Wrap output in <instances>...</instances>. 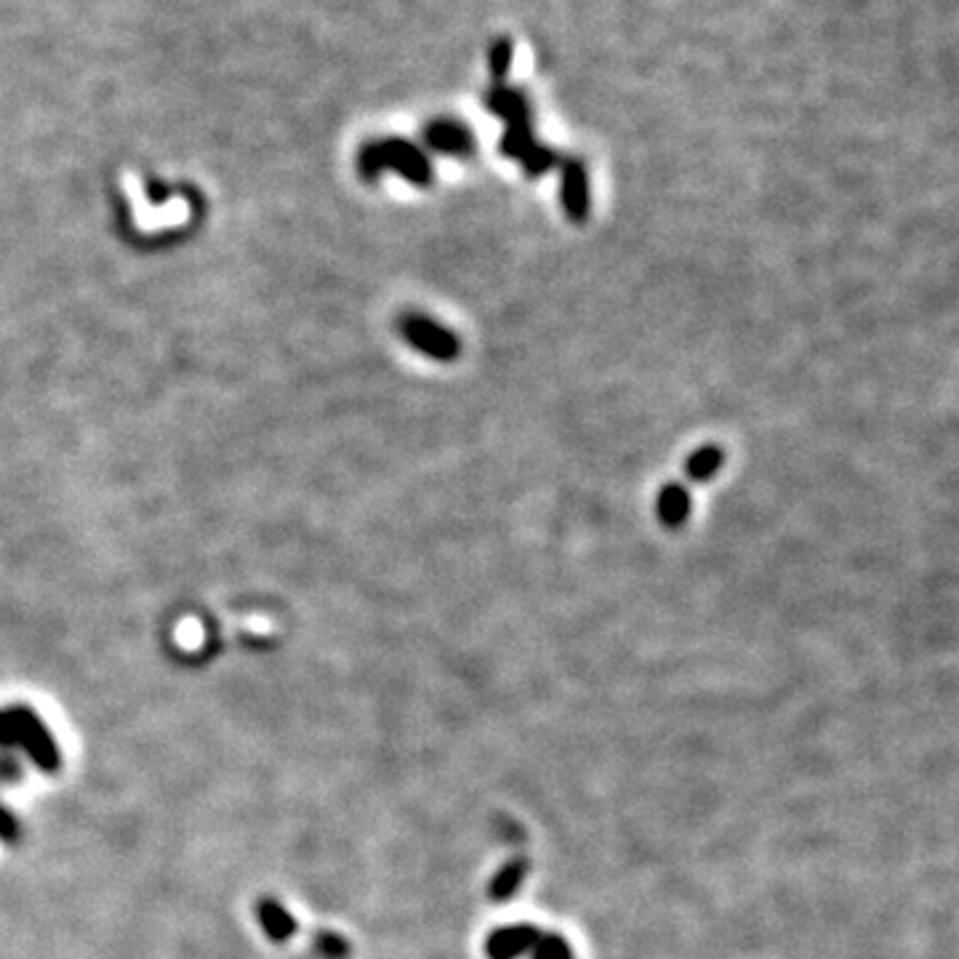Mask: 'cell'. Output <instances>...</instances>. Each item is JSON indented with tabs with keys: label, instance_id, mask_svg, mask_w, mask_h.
<instances>
[{
	"label": "cell",
	"instance_id": "1",
	"mask_svg": "<svg viewBox=\"0 0 959 959\" xmlns=\"http://www.w3.org/2000/svg\"><path fill=\"white\" fill-rule=\"evenodd\" d=\"M0 749L24 752V758L35 765V771L54 776L61 767V752L48 725L38 717V712L24 704H11L0 709Z\"/></svg>",
	"mask_w": 959,
	"mask_h": 959
},
{
	"label": "cell",
	"instance_id": "2",
	"mask_svg": "<svg viewBox=\"0 0 959 959\" xmlns=\"http://www.w3.org/2000/svg\"><path fill=\"white\" fill-rule=\"evenodd\" d=\"M358 171L366 182H377L384 171H395L416 187H429L435 180L432 160L419 145L400 137L371 139L358 150Z\"/></svg>",
	"mask_w": 959,
	"mask_h": 959
},
{
	"label": "cell",
	"instance_id": "3",
	"mask_svg": "<svg viewBox=\"0 0 959 959\" xmlns=\"http://www.w3.org/2000/svg\"><path fill=\"white\" fill-rule=\"evenodd\" d=\"M397 331L416 353L427 355L432 360L451 362L461 353L459 336L451 328H446V325L435 323L432 317L421 315V312H408V315L400 317Z\"/></svg>",
	"mask_w": 959,
	"mask_h": 959
},
{
	"label": "cell",
	"instance_id": "4",
	"mask_svg": "<svg viewBox=\"0 0 959 959\" xmlns=\"http://www.w3.org/2000/svg\"><path fill=\"white\" fill-rule=\"evenodd\" d=\"M424 145L438 155L451 158H472L477 152V139L466 123L453 118H435L424 126Z\"/></svg>",
	"mask_w": 959,
	"mask_h": 959
},
{
	"label": "cell",
	"instance_id": "5",
	"mask_svg": "<svg viewBox=\"0 0 959 959\" xmlns=\"http://www.w3.org/2000/svg\"><path fill=\"white\" fill-rule=\"evenodd\" d=\"M563 169V208L570 221L581 224L589 213V174L581 158L559 160Z\"/></svg>",
	"mask_w": 959,
	"mask_h": 959
},
{
	"label": "cell",
	"instance_id": "6",
	"mask_svg": "<svg viewBox=\"0 0 959 959\" xmlns=\"http://www.w3.org/2000/svg\"><path fill=\"white\" fill-rule=\"evenodd\" d=\"M539 936H541L539 927L528 925V922L496 927V931L485 938V955H488V959H520L531 955L533 944H536Z\"/></svg>",
	"mask_w": 959,
	"mask_h": 959
},
{
	"label": "cell",
	"instance_id": "7",
	"mask_svg": "<svg viewBox=\"0 0 959 959\" xmlns=\"http://www.w3.org/2000/svg\"><path fill=\"white\" fill-rule=\"evenodd\" d=\"M256 922H259L262 933L273 944H288L299 931V922L291 914V909L278 899H259L254 906Z\"/></svg>",
	"mask_w": 959,
	"mask_h": 959
},
{
	"label": "cell",
	"instance_id": "8",
	"mask_svg": "<svg viewBox=\"0 0 959 959\" xmlns=\"http://www.w3.org/2000/svg\"><path fill=\"white\" fill-rule=\"evenodd\" d=\"M483 104L490 115L504 120V126L515 120L531 118V102H528V96L522 94L520 89H515V85L494 83L488 91H485Z\"/></svg>",
	"mask_w": 959,
	"mask_h": 959
},
{
	"label": "cell",
	"instance_id": "9",
	"mask_svg": "<svg viewBox=\"0 0 959 959\" xmlns=\"http://www.w3.org/2000/svg\"><path fill=\"white\" fill-rule=\"evenodd\" d=\"M656 515L667 528H682L691 518V494L682 483H669L659 490Z\"/></svg>",
	"mask_w": 959,
	"mask_h": 959
},
{
	"label": "cell",
	"instance_id": "10",
	"mask_svg": "<svg viewBox=\"0 0 959 959\" xmlns=\"http://www.w3.org/2000/svg\"><path fill=\"white\" fill-rule=\"evenodd\" d=\"M525 877H528V860L525 858L507 860V864H504L501 869L494 875V879L488 882V899L496 901V903L515 899V896H518V890L522 888V882H525Z\"/></svg>",
	"mask_w": 959,
	"mask_h": 959
},
{
	"label": "cell",
	"instance_id": "11",
	"mask_svg": "<svg viewBox=\"0 0 959 959\" xmlns=\"http://www.w3.org/2000/svg\"><path fill=\"white\" fill-rule=\"evenodd\" d=\"M723 459H725V453L719 446L698 448V451H693L685 461L688 479H693V483H706V479H712L717 475L719 466H723Z\"/></svg>",
	"mask_w": 959,
	"mask_h": 959
},
{
	"label": "cell",
	"instance_id": "12",
	"mask_svg": "<svg viewBox=\"0 0 959 959\" xmlns=\"http://www.w3.org/2000/svg\"><path fill=\"white\" fill-rule=\"evenodd\" d=\"M533 145H536V137H533V118L507 123V128H504V137H501V155L504 158L520 160L528 150H531Z\"/></svg>",
	"mask_w": 959,
	"mask_h": 959
},
{
	"label": "cell",
	"instance_id": "13",
	"mask_svg": "<svg viewBox=\"0 0 959 959\" xmlns=\"http://www.w3.org/2000/svg\"><path fill=\"white\" fill-rule=\"evenodd\" d=\"M515 61V41L509 35H499L496 41H490L488 46V72L496 83H504L512 70Z\"/></svg>",
	"mask_w": 959,
	"mask_h": 959
},
{
	"label": "cell",
	"instance_id": "14",
	"mask_svg": "<svg viewBox=\"0 0 959 959\" xmlns=\"http://www.w3.org/2000/svg\"><path fill=\"white\" fill-rule=\"evenodd\" d=\"M312 946H315V951L323 959H349V955H353L349 940L336 931H315Z\"/></svg>",
	"mask_w": 959,
	"mask_h": 959
},
{
	"label": "cell",
	"instance_id": "15",
	"mask_svg": "<svg viewBox=\"0 0 959 959\" xmlns=\"http://www.w3.org/2000/svg\"><path fill=\"white\" fill-rule=\"evenodd\" d=\"M520 163H522V169H525V174L531 176H544L546 171H552L555 169V165L559 163V155L555 150H552V147H546V145H533L531 150L525 152V155L520 158Z\"/></svg>",
	"mask_w": 959,
	"mask_h": 959
},
{
	"label": "cell",
	"instance_id": "16",
	"mask_svg": "<svg viewBox=\"0 0 959 959\" xmlns=\"http://www.w3.org/2000/svg\"><path fill=\"white\" fill-rule=\"evenodd\" d=\"M531 959H574V949L559 933H541L533 944Z\"/></svg>",
	"mask_w": 959,
	"mask_h": 959
},
{
	"label": "cell",
	"instance_id": "17",
	"mask_svg": "<svg viewBox=\"0 0 959 959\" xmlns=\"http://www.w3.org/2000/svg\"><path fill=\"white\" fill-rule=\"evenodd\" d=\"M20 840H22L20 819L0 802V842H3V845H16Z\"/></svg>",
	"mask_w": 959,
	"mask_h": 959
},
{
	"label": "cell",
	"instance_id": "18",
	"mask_svg": "<svg viewBox=\"0 0 959 959\" xmlns=\"http://www.w3.org/2000/svg\"><path fill=\"white\" fill-rule=\"evenodd\" d=\"M22 776V767L16 762L14 752L9 749H0V781H16Z\"/></svg>",
	"mask_w": 959,
	"mask_h": 959
}]
</instances>
